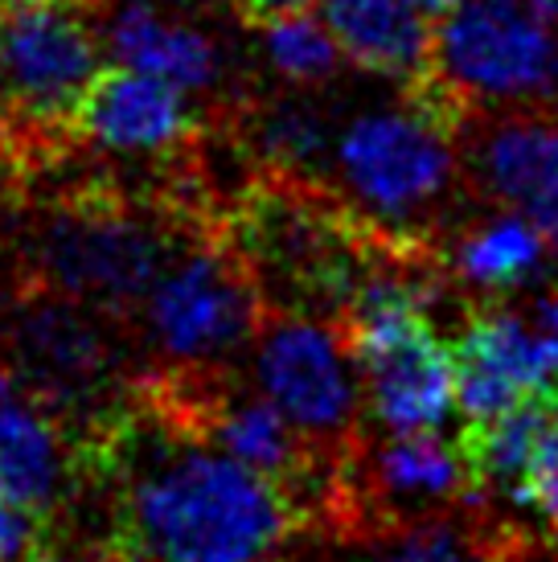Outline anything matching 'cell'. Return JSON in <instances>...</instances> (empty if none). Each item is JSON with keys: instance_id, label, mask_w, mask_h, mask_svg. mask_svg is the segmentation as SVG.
Here are the masks:
<instances>
[{"instance_id": "30bf717a", "label": "cell", "mask_w": 558, "mask_h": 562, "mask_svg": "<svg viewBox=\"0 0 558 562\" xmlns=\"http://www.w3.org/2000/svg\"><path fill=\"white\" fill-rule=\"evenodd\" d=\"M456 378L468 423L493 419L538 394H555L558 333L526 325L501 308H477L456 337Z\"/></svg>"}, {"instance_id": "9a60e30c", "label": "cell", "mask_w": 558, "mask_h": 562, "mask_svg": "<svg viewBox=\"0 0 558 562\" xmlns=\"http://www.w3.org/2000/svg\"><path fill=\"white\" fill-rule=\"evenodd\" d=\"M481 189L529 218L558 250V124L505 120L477 148Z\"/></svg>"}, {"instance_id": "484cf974", "label": "cell", "mask_w": 558, "mask_h": 562, "mask_svg": "<svg viewBox=\"0 0 558 562\" xmlns=\"http://www.w3.org/2000/svg\"><path fill=\"white\" fill-rule=\"evenodd\" d=\"M309 4H316V0H238V9H243L250 25H264V21L283 13H304Z\"/></svg>"}, {"instance_id": "44dd1931", "label": "cell", "mask_w": 558, "mask_h": 562, "mask_svg": "<svg viewBox=\"0 0 558 562\" xmlns=\"http://www.w3.org/2000/svg\"><path fill=\"white\" fill-rule=\"evenodd\" d=\"M373 562H493L489 542L477 530H460L451 521L427 517L411 526H394L390 542Z\"/></svg>"}, {"instance_id": "7402d4cb", "label": "cell", "mask_w": 558, "mask_h": 562, "mask_svg": "<svg viewBox=\"0 0 558 562\" xmlns=\"http://www.w3.org/2000/svg\"><path fill=\"white\" fill-rule=\"evenodd\" d=\"M517 505H526L529 514L546 526L550 538H558V415L546 427V436L538 439V452L529 460V472L522 481Z\"/></svg>"}, {"instance_id": "6da1fadb", "label": "cell", "mask_w": 558, "mask_h": 562, "mask_svg": "<svg viewBox=\"0 0 558 562\" xmlns=\"http://www.w3.org/2000/svg\"><path fill=\"white\" fill-rule=\"evenodd\" d=\"M136 448L132 415L87 469L124 472L115 497V554L124 562H267L300 517L279 484L148 411Z\"/></svg>"}, {"instance_id": "f546056e", "label": "cell", "mask_w": 558, "mask_h": 562, "mask_svg": "<svg viewBox=\"0 0 558 562\" xmlns=\"http://www.w3.org/2000/svg\"><path fill=\"white\" fill-rule=\"evenodd\" d=\"M25 562H99V559H82V554H30Z\"/></svg>"}, {"instance_id": "83f0119b", "label": "cell", "mask_w": 558, "mask_h": 562, "mask_svg": "<svg viewBox=\"0 0 558 562\" xmlns=\"http://www.w3.org/2000/svg\"><path fill=\"white\" fill-rule=\"evenodd\" d=\"M505 4H517V9H526V13L543 16V21L558 25V0H505Z\"/></svg>"}, {"instance_id": "ac0fdd59", "label": "cell", "mask_w": 558, "mask_h": 562, "mask_svg": "<svg viewBox=\"0 0 558 562\" xmlns=\"http://www.w3.org/2000/svg\"><path fill=\"white\" fill-rule=\"evenodd\" d=\"M555 243L522 214H496V218L472 226L451 247V271L477 292L510 296L522 292L546 271Z\"/></svg>"}, {"instance_id": "8992f818", "label": "cell", "mask_w": 558, "mask_h": 562, "mask_svg": "<svg viewBox=\"0 0 558 562\" xmlns=\"http://www.w3.org/2000/svg\"><path fill=\"white\" fill-rule=\"evenodd\" d=\"M108 321L111 316L46 288H25L0 321L4 366L70 427L82 464L127 419V398H136Z\"/></svg>"}, {"instance_id": "ba28073f", "label": "cell", "mask_w": 558, "mask_h": 562, "mask_svg": "<svg viewBox=\"0 0 558 562\" xmlns=\"http://www.w3.org/2000/svg\"><path fill=\"white\" fill-rule=\"evenodd\" d=\"M432 70L460 103H550L558 99L555 25L505 0H465L439 16Z\"/></svg>"}, {"instance_id": "5bb4252c", "label": "cell", "mask_w": 558, "mask_h": 562, "mask_svg": "<svg viewBox=\"0 0 558 562\" xmlns=\"http://www.w3.org/2000/svg\"><path fill=\"white\" fill-rule=\"evenodd\" d=\"M99 30L115 63L156 75L177 91L202 94L222 79L214 37L202 25L169 13L160 0H111Z\"/></svg>"}, {"instance_id": "277c9868", "label": "cell", "mask_w": 558, "mask_h": 562, "mask_svg": "<svg viewBox=\"0 0 558 562\" xmlns=\"http://www.w3.org/2000/svg\"><path fill=\"white\" fill-rule=\"evenodd\" d=\"M21 259L30 288L58 292L120 321L144 308L148 292L172 267V238L127 198L82 186L33 222Z\"/></svg>"}, {"instance_id": "603a6c76", "label": "cell", "mask_w": 558, "mask_h": 562, "mask_svg": "<svg viewBox=\"0 0 558 562\" xmlns=\"http://www.w3.org/2000/svg\"><path fill=\"white\" fill-rule=\"evenodd\" d=\"M42 517L0 493V562H25L42 547Z\"/></svg>"}, {"instance_id": "7a4b0ae2", "label": "cell", "mask_w": 558, "mask_h": 562, "mask_svg": "<svg viewBox=\"0 0 558 562\" xmlns=\"http://www.w3.org/2000/svg\"><path fill=\"white\" fill-rule=\"evenodd\" d=\"M432 267L423 255H394L342 313V337L354 353L361 394L373 419L394 436L439 431L460 406L456 345L439 337L432 316Z\"/></svg>"}, {"instance_id": "9c48e42d", "label": "cell", "mask_w": 558, "mask_h": 562, "mask_svg": "<svg viewBox=\"0 0 558 562\" xmlns=\"http://www.w3.org/2000/svg\"><path fill=\"white\" fill-rule=\"evenodd\" d=\"M255 386L312 443L349 439L357 403L366 398L342 328L304 313L264 316L255 333Z\"/></svg>"}, {"instance_id": "f1b7e54d", "label": "cell", "mask_w": 558, "mask_h": 562, "mask_svg": "<svg viewBox=\"0 0 558 562\" xmlns=\"http://www.w3.org/2000/svg\"><path fill=\"white\" fill-rule=\"evenodd\" d=\"M418 13H427V16H448L451 9H460L465 0H411Z\"/></svg>"}, {"instance_id": "5b68a950", "label": "cell", "mask_w": 558, "mask_h": 562, "mask_svg": "<svg viewBox=\"0 0 558 562\" xmlns=\"http://www.w3.org/2000/svg\"><path fill=\"white\" fill-rule=\"evenodd\" d=\"M465 103L427 70L399 108L361 111L337 132L333 165L361 218L399 235L448 198Z\"/></svg>"}, {"instance_id": "2e32d148", "label": "cell", "mask_w": 558, "mask_h": 562, "mask_svg": "<svg viewBox=\"0 0 558 562\" xmlns=\"http://www.w3.org/2000/svg\"><path fill=\"white\" fill-rule=\"evenodd\" d=\"M325 25L366 75L411 87L432 70L435 30L411 0H325Z\"/></svg>"}, {"instance_id": "7c38bea8", "label": "cell", "mask_w": 558, "mask_h": 562, "mask_svg": "<svg viewBox=\"0 0 558 562\" xmlns=\"http://www.w3.org/2000/svg\"><path fill=\"white\" fill-rule=\"evenodd\" d=\"M82 469V448L70 427L9 366H0V493L49 521L75 493Z\"/></svg>"}, {"instance_id": "e0dca14e", "label": "cell", "mask_w": 558, "mask_h": 562, "mask_svg": "<svg viewBox=\"0 0 558 562\" xmlns=\"http://www.w3.org/2000/svg\"><path fill=\"white\" fill-rule=\"evenodd\" d=\"M558 415V391L538 394L529 403L501 411L493 419L468 423L465 436L456 439L472 472V501L477 497H513L522 493V481L529 472V460L538 452V439Z\"/></svg>"}, {"instance_id": "4fadbf2b", "label": "cell", "mask_w": 558, "mask_h": 562, "mask_svg": "<svg viewBox=\"0 0 558 562\" xmlns=\"http://www.w3.org/2000/svg\"><path fill=\"white\" fill-rule=\"evenodd\" d=\"M361 464V488L394 526L427 521L456 501H472V472L460 443H444L439 431H411L378 443Z\"/></svg>"}, {"instance_id": "52a82bcc", "label": "cell", "mask_w": 558, "mask_h": 562, "mask_svg": "<svg viewBox=\"0 0 558 562\" xmlns=\"http://www.w3.org/2000/svg\"><path fill=\"white\" fill-rule=\"evenodd\" d=\"M144 333L172 370H217L264 325V292L226 243H202L144 300Z\"/></svg>"}, {"instance_id": "4316f807", "label": "cell", "mask_w": 558, "mask_h": 562, "mask_svg": "<svg viewBox=\"0 0 558 562\" xmlns=\"http://www.w3.org/2000/svg\"><path fill=\"white\" fill-rule=\"evenodd\" d=\"M534 325L546 328V333H558V288L534 304Z\"/></svg>"}, {"instance_id": "cb8c5ba5", "label": "cell", "mask_w": 558, "mask_h": 562, "mask_svg": "<svg viewBox=\"0 0 558 562\" xmlns=\"http://www.w3.org/2000/svg\"><path fill=\"white\" fill-rule=\"evenodd\" d=\"M25 288H30V271H25V259L13 255L9 247V238L0 235V321L9 316L16 300L25 296Z\"/></svg>"}, {"instance_id": "d6986e66", "label": "cell", "mask_w": 558, "mask_h": 562, "mask_svg": "<svg viewBox=\"0 0 558 562\" xmlns=\"http://www.w3.org/2000/svg\"><path fill=\"white\" fill-rule=\"evenodd\" d=\"M250 140L259 148V157L283 177H309L328 160L333 136H328L325 115L300 99H271L259 103L250 115Z\"/></svg>"}, {"instance_id": "8fae6325", "label": "cell", "mask_w": 558, "mask_h": 562, "mask_svg": "<svg viewBox=\"0 0 558 562\" xmlns=\"http://www.w3.org/2000/svg\"><path fill=\"white\" fill-rule=\"evenodd\" d=\"M75 136L115 157H172L198 140V115L172 82L115 63L82 94Z\"/></svg>"}, {"instance_id": "ffe728a7", "label": "cell", "mask_w": 558, "mask_h": 562, "mask_svg": "<svg viewBox=\"0 0 558 562\" xmlns=\"http://www.w3.org/2000/svg\"><path fill=\"white\" fill-rule=\"evenodd\" d=\"M259 30H264V58L292 87H321L337 75V66L345 58L333 30L325 21L309 16V9L271 16Z\"/></svg>"}, {"instance_id": "3957f363", "label": "cell", "mask_w": 558, "mask_h": 562, "mask_svg": "<svg viewBox=\"0 0 558 562\" xmlns=\"http://www.w3.org/2000/svg\"><path fill=\"white\" fill-rule=\"evenodd\" d=\"M91 0H0V177H25L75 136L99 70Z\"/></svg>"}, {"instance_id": "d4e9b609", "label": "cell", "mask_w": 558, "mask_h": 562, "mask_svg": "<svg viewBox=\"0 0 558 562\" xmlns=\"http://www.w3.org/2000/svg\"><path fill=\"white\" fill-rule=\"evenodd\" d=\"M489 559L493 562H558L555 538L550 542H529L522 533H505L489 547Z\"/></svg>"}]
</instances>
